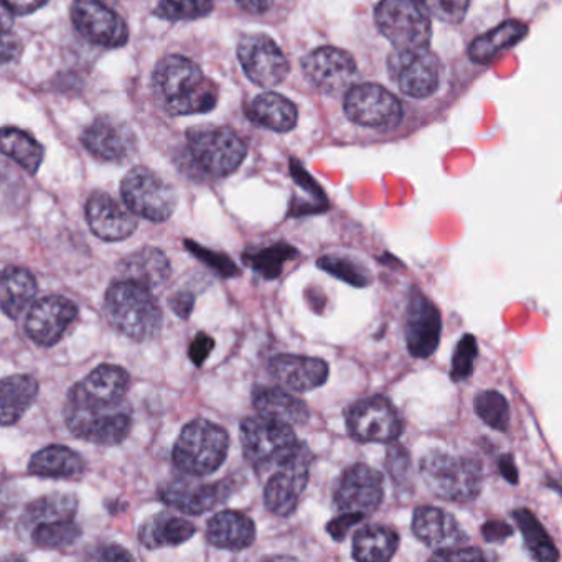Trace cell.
<instances>
[{
	"mask_svg": "<svg viewBox=\"0 0 562 562\" xmlns=\"http://www.w3.org/2000/svg\"><path fill=\"white\" fill-rule=\"evenodd\" d=\"M152 82L158 103L171 116L209 113L220 97L216 82L206 78L196 63L182 55L162 59Z\"/></svg>",
	"mask_w": 562,
	"mask_h": 562,
	"instance_id": "1",
	"label": "cell"
},
{
	"mask_svg": "<svg viewBox=\"0 0 562 562\" xmlns=\"http://www.w3.org/2000/svg\"><path fill=\"white\" fill-rule=\"evenodd\" d=\"M107 322L135 342L154 339L162 329L161 306L152 291L126 279L113 282L104 295Z\"/></svg>",
	"mask_w": 562,
	"mask_h": 562,
	"instance_id": "2",
	"label": "cell"
},
{
	"mask_svg": "<svg viewBox=\"0 0 562 562\" xmlns=\"http://www.w3.org/2000/svg\"><path fill=\"white\" fill-rule=\"evenodd\" d=\"M419 469L429 490L447 501L469 503L481 495L484 487V469L472 457H456L434 450L422 457Z\"/></svg>",
	"mask_w": 562,
	"mask_h": 562,
	"instance_id": "3",
	"label": "cell"
},
{
	"mask_svg": "<svg viewBox=\"0 0 562 562\" xmlns=\"http://www.w3.org/2000/svg\"><path fill=\"white\" fill-rule=\"evenodd\" d=\"M228 449L227 429L206 419H195L180 432L171 459L190 477H206L223 465Z\"/></svg>",
	"mask_w": 562,
	"mask_h": 562,
	"instance_id": "4",
	"label": "cell"
},
{
	"mask_svg": "<svg viewBox=\"0 0 562 562\" xmlns=\"http://www.w3.org/2000/svg\"><path fill=\"white\" fill-rule=\"evenodd\" d=\"M241 444L247 462L266 473L282 465L301 443L292 425L259 416L241 422Z\"/></svg>",
	"mask_w": 562,
	"mask_h": 562,
	"instance_id": "5",
	"label": "cell"
},
{
	"mask_svg": "<svg viewBox=\"0 0 562 562\" xmlns=\"http://www.w3.org/2000/svg\"><path fill=\"white\" fill-rule=\"evenodd\" d=\"M374 21L396 50L429 49L431 17L419 0H381L374 11Z\"/></svg>",
	"mask_w": 562,
	"mask_h": 562,
	"instance_id": "6",
	"label": "cell"
},
{
	"mask_svg": "<svg viewBox=\"0 0 562 562\" xmlns=\"http://www.w3.org/2000/svg\"><path fill=\"white\" fill-rule=\"evenodd\" d=\"M65 422L73 436L98 446H117L132 427V409L124 403L113 408L66 401Z\"/></svg>",
	"mask_w": 562,
	"mask_h": 562,
	"instance_id": "7",
	"label": "cell"
},
{
	"mask_svg": "<svg viewBox=\"0 0 562 562\" xmlns=\"http://www.w3.org/2000/svg\"><path fill=\"white\" fill-rule=\"evenodd\" d=\"M187 145L196 167L212 177L231 176L247 154L244 142L227 127H196L189 131Z\"/></svg>",
	"mask_w": 562,
	"mask_h": 562,
	"instance_id": "8",
	"label": "cell"
},
{
	"mask_svg": "<svg viewBox=\"0 0 562 562\" xmlns=\"http://www.w3.org/2000/svg\"><path fill=\"white\" fill-rule=\"evenodd\" d=\"M120 195L127 208L154 223L167 221L177 208L174 187L148 167L127 171L120 183Z\"/></svg>",
	"mask_w": 562,
	"mask_h": 562,
	"instance_id": "9",
	"label": "cell"
},
{
	"mask_svg": "<svg viewBox=\"0 0 562 562\" xmlns=\"http://www.w3.org/2000/svg\"><path fill=\"white\" fill-rule=\"evenodd\" d=\"M347 427L358 443L389 444L399 439L405 422L392 401L371 396L348 409Z\"/></svg>",
	"mask_w": 562,
	"mask_h": 562,
	"instance_id": "10",
	"label": "cell"
},
{
	"mask_svg": "<svg viewBox=\"0 0 562 562\" xmlns=\"http://www.w3.org/2000/svg\"><path fill=\"white\" fill-rule=\"evenodd\" d=\"M312 452L306 444H298L295 452L272 473L265 488V504L272 514L289 516L297 508L309 482Z\"/></svg>",
	"mask_w": 562,
	"mask_h": 562,
	"instance_id": "11",
	"label": "cell"
},
{
	"mask_svg": "<svg viewBox=\"0 0 562 562\" xmlns=\"http://www.w3.org/2000/svg\"><path fill=\"white\" fill-rule=\"evenodd\" d=\"M238 60L247 78L263 88L281 85L291 69L284 52L266 34L244 35L238 43Z\"/></svg>",
	"mask_w": 562,
	"mask_h": 562,
	"instance_id": "12",
	"label": "cell"
},
{
	"mask_svg": "<svg viewBox=\"0 0 562 562\" xmlns=\"http://www.w3.org/2000/svg\"><path fill=\"white\" fill-rule=\"evenodd\" d=\"M389 73L398 82L399 90L409 98L431 97L436 93L440 81V63L429 49L396 50L387 60Z\"/></svg>",
	"mask_w": 562,
	"mask_h": 562,
	"instance_id": "13",
	"label": "cell"
},
{
	"mask_svg": "<svg viewBox=\"0 0 562 562\" xmlns=\"http://www.w3.org/2000/svg\"><path fill=\"white\" fill-rule=\"evenodd\" d=\"M345 114L365 127H392L403 116L398 98L374 82L352 86L345 97Z\"/></svg>",
	"mask_w": 562,
	"mask_h": 562,
	"instance_id": "14",
	"label": "cell"
},
{
	"mask_svg": "<svg viewBox=\"0 0 562 562\" xmlns=\"http://www.w3.org/2000/svg\"><path fill=\"white\" fill-rule=\"evenodd\" d=\"M72 21L76 30L94 46L119 49L129 38L126 22L101 0H73Z\"/></svg>",
	"mask_w": 562,
	"mask_h": 562,
	"instance_id": "15",
	"label": "cell"
},
{
	"mask_svg": "<svg viewBox=\"0 0 562 562\" xmlns=\"http://www.w3.org/2000/svg\"><path fill=\"white\" fill-rule=\"evenodd\" d=\"M383 497V475L365 463L345 470L335 490V503L343 513H360L365 516L380 508Z\"/></svg>",
	"mask_w": 562,
	"mask_h": 562,
	"instance_id": "16",
	"label": "cell"
},
{
	"mask_svg": "<svg viewBox=\"0 0 562 562\" xmlns=\"http://www.w3.org/2000/svg\"><path fill=\"white\" fill-rule=\"evenodd\" d=\"M306 78L327 94L348 91L357 75V63L350 53L335 47H320L302 60Z\"/></svg>",
	"mask_w": 562,
	"mask_h": 562,
	"instance_id": "17",
	"label": "cell"
},
{
	"mask_svg": "<svg viewBox=\"0 0 562 562\" xmlns=\"http://www.w3.org/2000/svg\"><path fill=\"white\" fill-rule=\"evenodd\" d=\"M440 333L443 319L439 309L419 289H412L405 320L409 354L414 358L431 357L439 347Z\"/></svg>",
	"mask_w": 562,
	"mask_h": 562,
	"instance_id": "18",
	"label": "cell"
},
{
	"mask_svg": "<svg viewBox=\"0 0 562 562\" xmlns=\"http://www.w3.org/2000/svg\"><path fill=\"white\" fill-rule=\"evenodd\" d=\"M78 317L75 302L63 295H47L30 307L25 332L40 347H53Z\"/></svg>",
	"mask_w": 562,
	"mask_h": 562,
	"instance_id": "19",
	"label": "cell"
},
{
	"mask_svg": "<svg viewBox=\"0 0 562 562\" xmlns=\"http://www.w3.org/2000/svg\"><path fill=\"white\" fill-rule=\"evenodd\" d=\"M131 376L116 365H100L85 380L76 383L66 401L85 406H120L126 403Z\"/></svg>",
	"mask_w": 562,
	"mask_h": 562,
	"instance_id": "20",
	"label": "cell"
},
{
	"mask_svg": "<svg viewBox=\"0 0 562 562\" xmlns=\"http://www.w3.org/2000/svg\"><path fill=\"white\" fill-rule=\"evenodd\" d=\"M86 151L106 162H124L138 151L135 131L124 120L100 116L81 136Z\"/></svg>",
	"mask_w": 562,
	"mask_h": 562,
	"instance_id": "21",
	"label": "cell"
},
{
	"mask_svg": "<svg viewBox=\"0 0 562 562\" xmlns=\"http://www.w3.org/2000/svg\"><path fill=\"white\" fill-rule=\"evenodd\" d=\"M86 221L94 237L110 243L124 241L135 233L138 220L110 193L94 192L86 203Z\"/></svg>",
	"mask_w": 562,
	"mask_h": 562,
	"instance_id": "22",
	"label": "cell"
},
{
	"mask_svg": "<svg viewBox=\"0 0 562 562\" xmlns=\"http://www.w3.org/2000/svg\"><path fill=\"white\" fill-rule=\"evenodd\" d=\"M412 533L437 554L459 549L467 542L465 532L460 528L459 522L440 508H418L412 516Z\"/></svg>",
	"mask_w": 562,
	"mask_h": 562,
	"instance_id": "23",
	"label": "cell"
},
{
	"mask_svg": "<svg viewBox=\"0 0 562 562\" xmlns=\"http://www.w3.org/2000/svg\"><path fill=\"white\" fill-rule=\"evenodd\" d=\"M269 373L289 392L307 393L329 380V365L320 358L278 355L269 361Z\"/></svg>",
	"mask_w": 562,
	"mask_h": 562,
	"instance_id": "24",
	"label": "cell"
},
{
	"mask_svg": "<svg viewBox=\"0 0 562 562\" xmlns=\"http://www.w3.org/2000/svg\"><path fill=\"white\" fill-rule=\"evenodd\" d=\"M227 488V482L196 484L186 478H176L158 488V498L167 507L176 508L182 513L202 514L225 500Z\"/></svg>",
	"mask_w": 562,
	"mask_h": 562,
	"instance_id": "25",
	"label": "cell"
},
{
	"mask_svg": "<svg viewBox=\"0 0 562 562\" xmlns=\"http://www.w3.org/2000/svg\"><path fill=\"white\" fill-rule=\"evenodd\" d=\"M171 266L164 251L144 246L124 257L119 265V279L144 285L149 291H158L170 279Z\"/></svg>",
	"mask_w": 562,
	"mask_h": 562,
	"instance_id": "26",
	"label": "cell"
},
{
	"mask_svg": "<svg viewBox=\"0 0 562 562\" xmlns=\"http://www.w3.org/2000/svg\"><path fill=\"white\" fill-rule=\"evenodd\" d=\"M206 539L215 548L243 551L256 539V526L250 516L240 511H220L206 525Z\"/></svg>",
	"mask_w": 562,
	"mask_h": 562,
	"instance_id": "27",
	"label": "cell"
},
{
	"mask_svg": "<svg viewBox=\"0 0 562 562\" xmlns=\"http://www.w3.org/2000/svg\"><path fill=\"white\" fill-rule=\"evenodd\" d=\"M253 406L263 418L274 419L289 425H302L309 421L306 403L279 387L259 386L253 392Z\"/></svg>",
	"mask_w": 562,
	"mask_h": 562,
	"instance_id": "28",
	"label": "cell"
},
{
	"mask_svg": "<svg viewBox=\"0 0 562 562\" xmlns=\"http://www.w3.org/2000/svg\"><path fill=\"white\" fill-rule=\"evenodd\" d=\"M196 528L186 518L176 514L158 513L142 523L139 529V541L149 549L168 548L189 541L195 535Z\"/></svg>",
	"mask_w": 562,
	"mask_h": 562,
	"instance_id": "29",
	"label": "cell"
},
{
	"mask_svg": "<svg viewBox=\"0 0 562 562\" xmlns=\"http://www.w3.org/2000/svg\"><path fill=\"white\" fill-rule=\"evenodd\" d=\"M37 281L30 271L17 266H8L0 281V306L5 316L18 319L27 307L34 306Z\"/></svg>",
	"mask_w": 562,
	"mask_h": 562,
	"instance_id": "30",
	"label": "cell"
},
{
	"mask_svg": "<svg viewBox=\"0 0 562 562\" xmlns=\"http://www.w3.org/2000/svg\"><path fill=\"white\" fill-rule=\"evenodd\" d=\"M247 116L269 131L289 132L297 126L298 113L295 104L278 93H263L250 104Z\"/></svg>",
	"mask_w": 562,
	"mask_h": 562,
	"instance_id": "31",
	"label": "cell"
},
{
	"mask_svg": "<svg viewBox=\"0 0 562 562\" xmlns=\"http://www.w3.org/2000/svg\"><path fill=\"white\" fill-rule=\"evenodd\" d=\"M85 460L65 446H49L38 450L28 463V472L38 477L73 478L85 472Z\"/></svg>",
	"mask_w": 562,
	"mask_h": 562,
	"instance_id": "32",
	"label": "cell"
},
{
	"mask_svg": "<svg viewBox=\"0 0 562 562\" xmlns=\"http://www.w3.org/2000/svg\"><path fill=\"white\" fill-rule=\"evenodd\" d=\"M2 409L0 421L4 427L21 421L38 395V383L28 374H14L2 380Z\"/></svg>",
	"mask_w": 562,
	"mask_h": 562,
	"instance_id": "33",
	"label": "cell"
},
{
	"mask_svg": "<svg viewBox=\"0 0 562 562\" xmlns=\"http://www.w3.org/2000/svg\"><path fill=\"white\" fill-rule=\"evenodd\" d=\"M526 35H528V27L523 22H504L494 30L487 31V34L473 40L469 49L470 60L481 63V65L491 62L503 50L511 49V47L520 43Z\"/></svg>",
	"mask_w": 562,
	"mask_h": 562,
	"instance_id": "34",
	"label": "cell"
},
{
	"mask_svg": "<svg viewBox=\"0 0 562 562\" xmlns=\"http://www.w3.org/2000/svg\"><path fill=\"white\" fill-rule=\"evenodd\" d=\"M78 508V500L73 494H50L37 498L25 508L21 518L22 532L30 535L31 529L41 523L56 522V520H73Z\"/></svg>",
	"mask_w": 562,
	"mask_h": 562,
	"instance_id": "35",
	"label": "cell"
},
{
	"mask_svg": "<svg viewBox=\"0 0 562 562\" xmlns=\"http://www.w3.org/2000/svg\"><path fill=\"white\" fill-rule=\"evenodd\" d=\"M399 536L387 526H365L354 538V558L361 562H386L396 554Z\"/></svg>",
	"mask_w": 562,
	"mask_h": 562,
	"instance_id": "36",
	"label": "cell"
},
{
	"mask_svg": "<svg viewBox=\"0 0 562 562\" xmlns=\"http://www.w3.org/2000/svg\"><path fill=\"white\" fill-rule=\"evenodd\" d=\"M513 518L518 528L522 532L523 539H525L526 549L533 558L542 562L558 561L559 552L554 542L549 538L548 532L542 528L538 518L532 511L520 508V510L514 511Z\"/></svg>",
	"mask_w": 562,
	"mask_h": 562,
	"instance_id": "37",
	"label": "cell"
},
{
	"mask_svg": "<svg viewBox=\"0 0 562 562\" xmlns=\"http://www.w3.org/2000/svg\"><path fill=\"white\" fill-rule=\"evenodd\" d=\"M2 152L17 162L28 174H37L43 162V148L27 132L17 127H4L2 131Z\"/></svg>",
	"mask_w": 562,
	"mask_h": 562,
	"instance_id": "38",
	"label": "cell"
},
{
	"mask_svg": "<svg viewBox=\"0 0 562 562\" xmlns=\"http://www.w3.org/2000/svg\"><path fill=\"white\" fill-rule=\"evenodd\" d=\"M295 257H298V251L294 246L279 243L259 251H247L243 259L257 274L266 279H276L281 276L285 263L292 261Z\"/></svg>",
	"mask_w": 562,
	"mask_h": 562,
	"instance_id": "39",
	"label": "cell"
},
{
	"mask_svg": "<svg viewBox=\"0 0 562 562\" xmlns=\"http://www.w3.org/2000/svg\"><path fill=\"white\" fill-rule=\"evenodd\" d=\"M81 528L73 520L41 523L30 532V539L40 549H62L75 545Z\"/></svg>",
	"mask_w": 562,
	"mask_h": 562,
	"instance_id": "40",
	"label": "cell"
},
{
	"mask_svg": "<svg viewBox=\"0 0 562 562\" xmlns=\"http://www.w3.org/2000/svg\"><path fill=\"white\" fill-rule=\"evenodd\" d=\"M478 418L495 431L507 432L510 427V405L501 393L488 389L478 393L473 401Z\"/></svg>",
	"mask_w": 562,
	"mask_h": 562,
	"instance_id": "41",
	"label": "cell"
},
{
	"mask_svg": "<svg viewBox=\"0 0 562 562\" xmlns=\"http://www.w3.org/2000/svg\"><path fill=\"white\" fill-rule=\"evenodd\" d=\"M317 266L329 272L333 278L347 282V284L354 285V288H367L371 282L370 272L360 263L352 259V257L332 254V256L320 257Z\"/></svg>",
	"mask_w": 562,
	"mask_h": 562,
	"instance_id": "42",
	"label": "cell"
},
{
	"mask_svg": "<svg viewBox=\"0 0 562 562\" xmlns=\"http://www.w3.org/2000/svg\"><path fill=\"white\" fill-rule=\"evenodd\" d=\"M213 0H158L154 14L168 22L196 21L212 14Z\"/></svg>",
	"mask_w": 562,
	"mask_h": 562,
	"instance_id": "43",
	"label": "cell"
},
{
	"mask_svg": "<svg viewBox=\"0 0 562 562\" xmlns=\"http://www.w3.org/2000/svg\"><path fill=\"white\" fill-rule=\"evenodd\" d=\"M478 357L477 340L473 335H463L457 343L454 350L452 368H450V380L460 383L469 380L473 373V363Z\"/></svg>",
	"mask_w": 562,
	"mask_h": 562,
	"instance_id": "44",
	"label": "cell"
},
{
	"mask_svg": "<svg viewBox=\"0 0 562 562\" xmlns=\"http://www.w3.org/2000/svg\"><path fill=\"white\" fill-rule=\"evenodd\" d=\"M186 246L193 256L199 257L200 261L212 268L216 274L223 276V278H234L240 274V269L228 254L206 250L202 244L193 243V241H186Z\"/></svg>",
	"mask_w": 562,
	"mask_h": 562,
	"instance_id": "45",
	"label": "cell"
},
{
	"mask_svg": "<svg viewBox=\"0 0 562 562\" xmlns=\"http://www.w3.org/2000/svg\"><path fill=\"white\" fill-rule=\"evenodd\" d=\"M422 8L447 24H459L469 11L470 0H419Z\"/></svg>",
	"mask_w": 562,
	"mask_h": 562,
	"instance_id": "46",
	"label": "cell"
},
{
	"mask_svg": "<svg viewBox=\"0 0 562 562\" xmlns=\"http://www.w3.org/2000/svg\"><path fill=\"white\" fill-rule=\"evenodd\" d=\"M365 514L360 513H343L342 516L335 518L332 522L327 526V532L332 535V538L335 541H342L347 536V533L350 532V528H354L357 523L363 522Z\"/></svg>",
	"mask_w": 562,
	"mask_h": 562,
	"instance_id": "47",
	"label": "cell"
},
{
	"mask_svg": "<svg viewBox=\"0 0 562 562\" xmlns=\"http://www.w3.org/2000/svg\"><path fill=\"white\" fill-rule=\"evenodd\" d=\"M213 347H215V342H213L212 336L203 332L199 333L195 340H193L192 345H190V358H192L193 363H195L196 367H202L206 358L212 354Z\"/></svg>",
	"mask_w": 562,
	"mask_h": 562,
	"instance_id": "48",
	"label": "cell"
},
{
	"mask_svg": "<svg viewBox=\"0 0 562 562\" xmlns=\"http://www.w3.org/2000/svg\"><path fill=\"white\" fill-rule=\"evenodd\" d=\"M168 306L180 319H189L192 316L193 306H195V295L189 291H180L171 295Z\"/></svg>",
	"mask_w": 562,
	"mask_h": 562,
	"instance_id": "49",
	"label": "cell"
},
{
	"mask_svg": "<svg viewBox=\"0 0 562 562\" xmlns=\"http://www.w3.org/2000/svg\"><path fill=\"white\" fill-rule=\"evenodd\" d=\"M4 8H8L12 14L28 15L38 11L49 2V0H2Z\"/></svg>",
	"mask_w": 562,
	"mask_h": 562,
	"instance_id": "50",
	"label": "cell"
},
{
	"mask_svg": "<svg viewBox=\"0 0 562 562\" xmlns=\"http://www.w3.org/2000/svg\"><path fill=\"white\" fill-rule=\"evenodd\" d=\"M434 559H443V561H484L485 555L478 549H454V551L439 552Z\"/></svg>",
	"mask_w": 562,
	"mask_h": 562,
	"instance_id": "51",
	"label": "cell"
},
{
	"mask_svg": "<svg viewBox=\"0 0 562 562\" xmlns=\"http://www.w3.org/2000/svg\"><path fill=\"white\" fill-rule=\"evenodd\" d=\"M98 559L101 561H132V554L117 545H106L98 549Z\"/></svg>",
	"mask_w": 562,
	"mask_h": 562,
	"instance_id": "52",
	"label": "cell"
},
{
	"mask_svg": "<svg viewBox=\"0 0 562 562\" xmlns=\"http://www.w3.org/2000/svg\"><path fill=\"white\" fill-rule=\"evenodd\" d=\"M511 533H513V529L504 525L503 522H488L484 526L485 539L488 542L503 541V539L510 538Z\"/></svg>",
	"mask_w": 562,
	"mask_h": 562,
	"instance_id": "53",
	"label": "cell"
},
{
	"mask_svg": "<svg viewBox=\"0 0 562 562\" xmlns=\"http://www.w3.org/2000/svg\"><path fill=\"white\" fill-rule=\"evenodd\" d=\"M21 40H18L17 35L9 34V28H4V37H2V56H4V62H11L15 56L21 52Z\"/></svg>",
	"mask_w": 562,
	"mask_h": 562,
	"instance_id": "54",
	"label": "cell"
},
{
	"mask_svg": "<svg viewBox=\"0 0 562 562\" xmlns=\"http://www.w3.org/2000/svg\"><path fill=\"white\" fill-rule=\"evenodd\" d=\"M237 2L250 14H265L272 5V0H237Z\"/></svg>",
	"mask_w": 562,
	"mask_h": 562,
	"instance_id": "55",
	"label": "cell"
},
{
	"mask_svg": "<svg viewBox=\"0 0 562 562\" xmlns=\"http://www.w3.org/2000/svg\"><path fill=\"white\" fill-rule=\"evenodd\" d=\"M500 472L504 478H507L510 484H518V472L516 467H514L513 459L511 456H504L503 459L500 460Z\"/></svg>",
	"mask_w": 562,
	"mask_h": 562,
	"instance_id": "56",
	"label": "cell"
}]
</instances>
